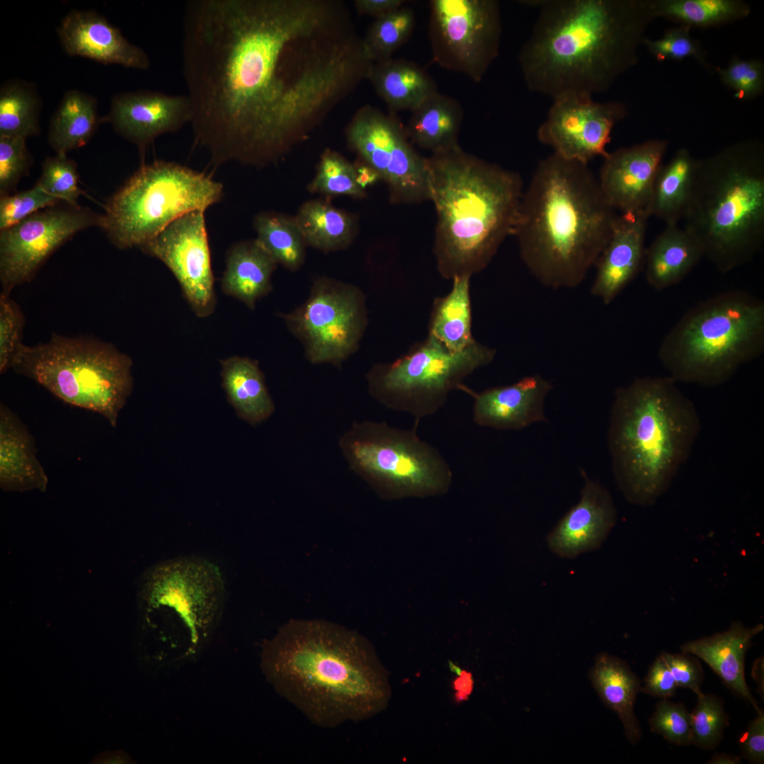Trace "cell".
Here are the masks:
<instances>
[{"mask_svg": "<svg viewBox=\"0 0 764 764\" xmlns=\"http://www.w3.org/2000/svg\"><path fill=\"white\" fill-rule=\"evenodd\" d=\"M183 73L212 163L282 160L368 79L374 62L338 0H189Z\"/></svg>", "mask_w": 764, "mask_h": 764, "instance_id": "obj_1", "label": "cell"}, {"mask_svg": "<svg viewBox=\"0 0 764 764\" xmlns=\"http://www.w3.org/2000/svg\"><path fill=\"white\" fill-rule=\"evenodd\" d=\"M519 62L532 91L593 96L636 65L653 0H543Z\"/></svg>", "mask_w": 764, "mask_h": 764, "instance_id": "obj_2", "label": "cell"}, {"mask_svg": "<svg viewBox=\"0 0 764 764\" xmlns=\"http://www.w3.org/2000/svg\"><path fill=\"white\" fill-rule=\"evenodd\" d=\"M260 666L275 690L312 723L336 727L381 711L386 673L357 632L322 620H291L264 643Z\"/></svg>", "mask_w": 764, "mask_h": 764, "instance_id": "obj_3", "label": "cell"}, {"mask_svg": "<svg viewBox=\"0 0 764 764\" xmlns=\"http://www.w3.org/2000/svg\"><path fill=\"white\" fill-rule=\"evenodd\" d=\"M617 216L588 164L553 153L523 190L514 234L521 260L544 286L577 288L595 267Z\"/></svg>", "mask_w": 764, "mask_h": 764, "instance_id": "obj_4", "label": "cell"}, {"mask_svg": "<svg viewBox=\"0 0 764 764\" xmlns=\"http://www.w3.org/2000/svg\"><path fill=\"white\" fill-rule=\"evenodd\" d=\"M427 158L436 214L434 254L446 279L471 277L514 236L524 190L520 175L460 146Z\"/></svg>", "mask_w": 764, "mask_h": 764, "instance_id": "obj_5", "label": "cell"}, {"mask_svg": "<svg viewBox=\"0 0 764 764\" xmlns=\"http://www.w3.org/2000/svg\"><path fill=\"white\" fill-rule=\"evenodd\" d=\"M671 377H643L614 394L608 444L615 482L632 504L650 506L689 458L698 411Z\"/></svg>", "mask_w": 764, "mask_h": 764, "instance_id": "obj_6", "label": "cell"}, {"mask_svg": "<svg viewBox=\"0 0 764 764\" xmlns=\"http://www.w3.org/2000/svg\"><path fill=\"white\" fill-rule=\"evenodd\" d=\"M685 228L722 273L750 262L764 243V144L746 139L698 159Z\"/></svg>", "mask_w": 764, "mask_h": 764, "instance_id": "obj_7", "label": "cell"}, {"mask_svg": "<svg viewBox=\"0 0 764 764\" xmlns=\"http://www.w3.org/2000/svg\"><path fill=\"white\" fill-rule=\"evenodd\" d=\"M764 351V301L743 290L717 294L686 311L658 357L676 382L722 385Z\"/></svg>", "mask_w": 764, "mask_h": 764, "instance_id": "obj_8", "label": "cell"}, {"mask_svg": "<svg viewBox=\"0 0 764 764\" xmlns=\"http://www.w3.org/2000/svg\"><path fill=\"white\" fill-rule=\"evenodd\" d=\"M139 591L144 627L157 644L158 659L175 664L195 658L222 613L218 567L200 557L173 559L151 568Z\"/></svg>", "mask_w": 764, "mask_h": 764, "instance_id": "obj_9", "label": "cell"}, {"mask_svg": "<svg viewBox=\"0 0 764 764\" xmlns=\"http://www.w3.org/2000/svg\"><path fill=\"white\" fill-rule=\"evenodd\" d=\"M131 358L98 340L53 334L46 343L23 345L11 369L66 403L101 415L116 427L134 387Z\"/></svg>", "mask_w": 764, "mask_h": 764, "instance_id": "obj_10", "label": "cell"}, {"mask_svg": "<svg viewBox=\"0 0 764 764\" xmlns=\"http://www.w3.org/2000/svg\"><path fill=\"white\" fill-rule=\"evenodd\" d=\"M224 195L223 185L175 162L141 167L111 197L100 226L118 248L140 247L171 223L204 211Z\"/></svg>", "mask_w": 764, "mask_h": 764, "instance_id": "obj_11", "label": "cell"}, {"mask_svg": "<svg viewBox=\"0 0 764 764\" xmlns=\"http://www.w3.org/2000/svg\"><path fill=\"white\" fill-rule=\"evenodd\" d=\"M386 422H357L340 440L351 468L389 498L429 497L448 491L453 478L445 458L417 434Z\"/></svg>", "mask_w": 764, "mask_h": 764, "instance_id": "obj_12", "label": "cell"}, {"mask_svg": "<svg viewBox=\"0 0 764 764\" xmlns=\"http://www.w3.org/2000/svg\"><path fill=\"white\" fill-rule=\"evenodd\" d=\"M496 352L477 340L453 351L427 335L397 359L374 365L366 375L369 391L387 407L420 421L442 408L453 390H463L464 380L492 363Z\"/></svg>", "mask_w": 764, "mask_h": 764, "instance_id": "obj_13", "label": "cell"}, {"mask_svg": "<svg viewBox=\"0 0 764 764\" xmlns=\"http://www.w3.org/2000/svg\"><path fill=\"white\" fill-rule=\"evenodd\" d=\"M282 318L315 364L338 365L354 354L368 323L362 291L327 277L318 278L307 299Z\"/></svg>", "mask_w": 764, "mask_h": 764, "instance_id": "obj_14", "label": "cell"}, {"mask_svg": "<svg viewBox=\"0 0 764 764\" xmlns=\"http://www.w3.org/2000/svg\"><path fill=\"white\" fill-rule=\"evenodd\" d=\"M345 137L359 160L386 184L392 203L429 200L427 158L416 151L395 116L364 105L350 119Z\"/></svg>", "mask_w": 764, "mask_h": 764, "instance_id": "obj_15", "label": "cell"}, {"mask_svg": "<svg viewBox=\"0 0 764 764\" xmlns=\"http://www.w3.org/2000/svg\"><path fill=\"white\" fill-rule=\"evenodd\" d=\"M429 37L434 61L481 81L499 54L502 36L495 0H432Z\"/></svg>", "mask_w": 764, "mask_h": 764, "instance_id": "obj_16", "label": "cell"}, {"mask_svg": "<svg viewBox=\"0 0 764 764\" xmlns=\"http://www.w3.org/2000/svg\"><path fill=\"white\" fill-rule=\"evenodd\" d=\"M101 216L79 207L40 210L0 233L2 292L31 280L59 246L78 232L100 226Z\"/></svg>", "mask_w": 764, "mask_h": 764, "instance_id": "obj_17", "label": "cell"}, {"mask_svg": "<svg viewBox=\"0 0 764 764\" xmlns=\"http://www.w3.org/2000/svg\"><path fill=\"white\" fill-rule=\"evenodd\" d=\"M140 248L170 270L197 317L214 312L216 299L204 211L180 217Z\"/></svg>", "mask_w": 764, "mask_h": 764, "instance_id": "obj_18", "label": "cell"}, {"mask_svg": "<svg viewBox=\"0 0 764 764\" xmlns=\"http://www.w3.org/2000/svg\"><path fill=\"white\" fill-rule=\"evenodd\" d=\"M552 100L538 129V140L565 159L588 164L596 157L605 158L613 127L627 115L625 105L598 103L591 96L577 94Z\"/></svg>", "mask_w": 764, "mask_h": 764, "instance_id": "obj_19", "label": "cell"}, {"mask_svg": "<svg viewBox=\"0 0 764 764\" xmlns=\"http://www.w3.org/2000/svg\"><path fill=\"white\" fill-rule=\"evenodd\" d=\"M669 142L651 139L608 153L598 179L610 206L620 214H648L652 188Z\"/></svg>", "mask_w": 764, "mask_h": 764, "instance_id": "obj_20", "label": "cell"}, {"mask_svg": "<svg viewBox=\"0 0 764 764\" xmlns=\"http://www.w3.org/2000/svg\"><path fill=\"white\" fill-rule=\"evenodd\" d=\"M192 117L187 94L141 90L115 94L105 120L123 137L145 146L158 137L190 123Z\"/></svg>", "mask_w": 764, "mask_h": 764, "instance_id": "obj_21", "label": "cell"}, {"mask_svg": "<svg viewBox=\"0 0 764 764\" xmlns=\"http://www.w3.org/2000/svg\"><path fill=\"white\" fill-rule=\"evenodd\" d=\"M57 33L62 49L70 56L140 70L150 66L146 52L96 11H70L61 20Z\"/></svg>", "mask_w": 764, "mask_h": 764, "instance_id": "obj_22", "label": "cell"}, {"mask_svg": "<svg viewBox=\"0 0 764 764\" xmlns=\"http://www.w3.org/2000/svg\"><path fill=\"white\" fill-rule=\"evenodd\" d=\"M584 480L579 502L558 521L547 537L552 552L561 557L574 558L598 548L616 520L610 493L598 482Z\"/></svg>", "mask_w": 764, "mask_h": 764, "instance_id": "obj_23", "label": "cell"}, {"mask_svg": "<svg viewBox=\"0 0 764 764\" xmlns=\"http://www.w3.org/2000/svg\"><path fill=\"white\" fill-rule=\"evenodd\" d=\"M552 389L549 381L536 374L479 393L467 386L463 391L473 398L475 424L499 430H519L536 422L548 421L545 400Z\"/></svg>", "mask_w": 764, "mask_h": 764, "instance_id": "obj_24", "label": "cell"}, {"mask_svg": "<svg viewBox=\"0 0 764 764\" xmlns=\"http://www.w3.org/2000/svg\"><path fill=\"white\" fill-rule=\"evenodd\" d=\"M649 216L618 214L610 237L596 265L591 294L605 305L612 303L644 267Z\"/></svg>", "mask_w": 764, "mask_h": 764, "instance_id": "obj_25", "label": "cell"}, {"mask_svg": "<svg viewBox=\"0 0 764 764\" xmlns=\"http://www.w3.org/2000/svg\"><path fill=\"white\" fill-rule=\"evenodd\" d=\"M763 629L761 623L749 627L736 621L724 632L688 641L680 649L706 662L729 690L747 701L757 712L760 708L745 678V657L753 638Z\"/></svg>", "mask_w": 764, "mask_h": 764, "instance_id": "obj_26", "label": "cell"}, {"mask_svg": "<svg viewBox=\"0 0 764 764\" xmlns=\"http://www.w3.org/2000/svg\"><path fill=\"white\" fill-rule=\"evenodd\" d=\"M33 436L16 414L0 405V486L5 491L46 490L48 478Z\"/></svg>", "mask_w": 764, "mask_h": 764, "instance_id": "obj_27", "label": "cell"}, {"mask_svg": "<svg viewBox=\"0 0 764 764\" xmlns=\"http://www.w3.org/2000/svg\"><path fill=\"white\" fill-rule=\"evenodd\" d=\"M705 257L696 238L678 224L665 228L646 248L644 267L648 284L666 289L681 282Z\"/></svg>", "mask_w": 764, "mask_h": 764, "instance_id": "obj_28", "label": "cell"}, {"mask_svg": "<svg viewBox=\"0 0 764 764\" xmlns=\"http://www.w3.org/2000/svg\"><path fill=\"white\" fill-rule=\"evenodd\" d=\"M589 678L602 702L618 716L627 739L636 744L642 736L634 712L636 698L641 688L638 676L625 661L603 652L596 657L589 671Z\"/></svg>", "mask_w": 764, "mask_h": 764, "instance_id": "obj_29", "label": "cell"}, {"mask_svg": "<svg viewBox=\"0 0 764 764\" xmlns=\"http://www.w3.org/2000/svg\"><path fill=\"white\" fill-rule=\"evenodd\" d=\"M277 265L256 239L236 243L226 253L222 291L253 310L257 299L272 289L271 277Z\"/></svg>", "mask_w": 764, "mask_h": 764, "instance_id": "obj_30", "label": "cell"}, {"mask_svg": "<svg viewBox=\"0 0 764 764\" xmlns=\"http://www.w3.org/2000/svg\"><path fill=\"white\" fill-rule=\"evenodd\" d=\"M367 80L394 112L412 111L437 92L434 80L422 66L402 58L374 63Z\"/></svg>", "mask_w": 764, "mask_h": 764, "instance_id": "obj_31", "label": "cell"}, {"mask_svg": "<svg viewBox=\"0 0 764 764\" xmlns=\"http://www.w3.org/2000/svg\"><path fill=\"white\" fill-rule=\"evenodd\" d=\"M411 112L405 130L412 144L431 154L459 146L463 110L456 100L437 91Z\"/></svg>", "mask_w": 764, "mask_h": 764, "instance_id": "obj_32", "label": "cell"}, {"mask_svg": "<svg viewBox=\"0 0 764 764\" xmlns=\"http://www.w3.org/2000/svg\"><path fill=\"white\" fill-rule=\"evenodd\" d=\"M220 364L222 387L236 415L253 425L268 419L274 405L258 363L233 356L221 359Z\"/></svg>", "mask_w": 764, "mask_h": 764, "instance_id": "obj_33", "label": "cell"}, {"mask_svg": "<svg viewBox=\"0 0 764 764\" xmlns=\"http://www.w3.org/2000/svg\"><path fill=\"white\" fill-rule=\"evenodd\" d=\"M698 158L688 149H679L662 164L656 174L648 209L666 224H678L688 209L694 185Z\"/></svg>", "mask_w": 764, "mask_h": 764, "instance_id": "obj_34", "label": "cell"}, {"mask_svg": "<svg viewBox=\"0 0 764 764\" xmlns=\"http://www.w3.org/2000/svg\"><path fill=\"white\" fill-rule=\"evenodd\" d=\"M470 277L453 278L447 295L434 299L430 315L428 335L448 349L460 351L476 340L472 335V309Z\"/></svg>", "mask_w": 764, "mask_h": 764, "instance_id": "obj_35", "label": "cell"}, {"mask_svg": "<svg viewBox=\"0 0 764 764\" xmlns=\"http://www.w3.org/2000/svg\"><path fill=\"white\" fill-rule=\"evenodd\" d=\"M294 218L306 245L324 252L346 248L357 231L354 216L320 200L304 202Z\"/></svg>", "mask_w": 764, "mask_h": 764, "instance_id": "obj_36", "label": "cell"}, {"mask_svg": "<svg viewBox=\"0 0 764 764\" xmlns=\"http://www.w3.org/2000/svg\"><path fill=\"white\" fill-rule=\"evenodd\" d=\"M98 122L96 98L79 90H69L51 118L50 144L57 154H66L88 142Z\"/></svg>", "mask_w": 764, "mask_h": 764, "instance_id": "obj_37", "label": "cell"}, {"mask_svg": "<svg viewBox=\"0 0 764 764\" xmlns=\"http://www.w3.org/2000/svg\"><path fill=\"white\" fill-rule=\"evenodd\" d=\"M42 99L31 82L13 79L0 87V135L28 137L39 134Z\"/></svg>", "mask_w": 764, "mask_h": 764, "instance_id": "obj_38", "label": "cell"}, {"mask_svg": "<svg viewBox=\"0 0 764 764\" xmlns=\"http://www.w3.org/2000/svg\"><path fill=\"white\" fill-rule=\"evenodd\" d=\"M656 18L708 28L748 16L750 5L741 0H653Z\"/></svg>", "mask_w": 764, "mask_h": 764, "instance_id": "obj_39", "label": "cell"}, {"mask_svg": "<svg viewBox=\"0 0 764 764\" xmlns=\"http://www.w3.org/2000/svg\"><path fill=\"white\" fill-rule=\"evenodd\" d=\"M253 226L256 241L277 264L291 271L301 267L307 245L294 217L264 212L255 216Z\"/></svg>", "mask_w": 764, "mask_h": 764, "instance_id": "obj_40", "label": "cell"}, {"mask_svg": "<svg viewBox=\"0 0 764 764\" xmlns=\"http://www.w3.org/2000/svg\"><path fill=\"white\" fill-rule=\"evenodd\" d=\"M415 21L413 9L405 6L376 18L363 37L365 50L371 61L375 63L391 58L412 35Z\"/></svg>", "mask_w": 764, "mask_h": 764, "instance_id": "obj_41", "label": "cell"}, {"mask_svg": "<svg viewBox=\"0 0 764 764\" xmlns=\"http://www.w3.org/2000/svg\"><path fill=\"white\" fill-rule=\"evenodd\" d=\"M309 190L327 195H343L357 199L366 196L359 185L355 165L338 152L325 150L320 158Z\"/></svg>", "mask_w": 764, "mask_h": 764, "instance_id": "obj_42", "label": "cell"}, {"mask_svg": "<svg viewBox=\"0 0 764 764\" xmlns=\"http://www.w3.org/2000/svg\"><path fill=\"white\" fill-rule=\"evenodd\" d=\"M698 702L690 712L691 744L712 750L721 742L724 731L729 725L722 698L700 692Z\"/></svg>", "mask_w": 764, "mask_h": 764, "instance_id": "obj_43", "label": "cell"}, {"mask_svg": "<svg viewBox=\"0 0 764 764\" xmlns=\"http://www.w3.org/2000/svg\"><path fill=\"white\" fill-rule=\"evenodd\" d=\"M691 28L689 25L680 24L666 30L660 39L652 40L645 37L642 44L658 62L682 61L692 57L711 72L712 66L707 61V52L701 43L691 36Z\"/></svg>", "mask_w": 764, "mask_h": 764, "instance_id": "obj_44", "label": "cell"}, {"mask_svg": "<svg viewBox=\"0 0 764 764\" xmlns=\"http://www.w3.org/2000/svg\"><path fill=\"white\" fill-rule=\"evenodd\" d=\"M78 180L75 163L66 154H57L43 162L42 175L36 185L59 201L77 207L78 198L83 192Z\"/></svg>", "mask_w": 764, "mask_h": 764, "instance_id": "obj_45", "label": "cell"}, {"mask_svg": "<svg viewBox=\"0 0 764 764\" xmlns=\"http://www.w3.org/2000/svg\"><path fill=\"white\" fill-rule=\"evenodd\" d=\"M722 83L741 100H751L763 93L764 64L757 59L733 57L726 68L717 67Z\"/></svg>", "mask_w": 764, "mask_h": 764, "instance_id": "obj_46", "label": "cell"}, {"mask_svg": "<svg viewBox=\"0 0 764 764\" xmlns=\"http://www.w3.org/2000/svg\"><path fill=\"white\" fill-rule=\"evenodd\" d=\"M651 731L676 746L691 744L690 712L681 702L659 700L649 719Z\"/></svg>", "mask_w": 764, "mask_h": 764, "instance_id": "obj_47", "label": "cell"}, {"mask_svg": "<svg viewBox=\"0 0 764 764\" xmlns=\"http://www.w3.org/2000/svg\"><path fill=\"white\" fill-rule=\"evenodd\" d=\"M25 324L24 316L18 305L9 294L0 296V372L11 369L13 362L22 345L21 337Z\"/></svg>", "mask_w": 764, "mask_h": 764, "instance_id": "obj_48", "label": "cell"}, {"mask_svg": "<svg viewBox=\"0 0 764 764\" xmlns=\"http://www.w3.org/2000/svg\"><path fill=\"white\" fill-rule=\"evenodd\" d=\"M59 200L44 192L37 185L0 199V231L8 228L32 214L57 204Z\"/></svg>", "mask_w": 764, "mask_h": 764, "instance_id": "obj_49", "label": "cell"}, {"mask_svg": "<svg viewBox=\"0 0 764 764\" xmlns=\"http://www.w3.org/2000/svg\"><path fill=\"white\" fill-rule=\"evenodd\" d=\"M25 138L0 135L1 197L12 189L30 163Z\"/></svg>", "mask_w": 764, "mask_h": 764, "instance_id": "obj_50", "label": "cell"}, {"mask_svg": "<svg viewBox=\"0 0 764 764\" xmlns=\"http://www.w3.org/2000/svg\"><path fill=\"white\" fill-rule=\"evenodd\" d=\"M679 688L690 689L696 695L702 692L705 673L698 657L685 652L660 653Z\"/></svg>", "mask_w": 764, "mask_h": 764, "instance_id": "obj_51", "label": "cell"}, {"mask_svg": "<svg viewBox=\"0 0 764 764\" xmlns=\"http://www.w3.org/2000/svg\"><path fill=\"white\" fill-rule=\"evenodd\" d=\"M678 688L670 669L659 654L649 666L640 692L664 699L672 697Z\"/></svg>", "mask_w": 764, "mask_h": 764, "instance_id": "obj_52", "label": "cell"}, {"mask_svg": "<svg viewBox=\"0 0 764 764\" xmlns=\"http://www.w3.org/2000/svg\"><path fill=\"white\" fill-rule=\"evenodd\" d=\"M739 739L741 756L753 764L764 763V713L760 709Z\"/></svg>", "mask_w": 764, "mask_h": 764, "instance_id": "obj_53", "label": "cell"}, {"mask_svg": "<svg viewBox=\"0 0 764 764\" xmlns=\"http://www.w3.org/2000/svg\"><path fill=\"white\" fill-rule=\"evenodd\" d=\"M405 2L403 0H356L354 6L359 14L376 19L398 9Z\"/></svg>", "mask_w": 764, "mask_h": 764, "instance_id": "obj_54", "label": "cell"}, {"mask_svg": "<svg viewBox=\"0 0 764 764\" xmlns=\"http://www.w3.org/2000/svg\"><path fill=\"white\" fill-rule=\"evenodd\" d=\"M354 165L357 170V182L364 190H366V187L372 185L378 180H381L378 173L364 162L359 161Z\"/></svg>", "mask_w": 764, "mask_h": 764, "instance_id": "obj_55", "label": "cell"}, {"mask_svg": "<svg viewBox=\"0 0 764 764\" xmlns=\"http://www.w3.org/2000/svg\"><path fill=\"white\" fill-rule=\"evenodd\" d=\"M752 677L758 683V692L760 696L762 695V700H763V657L757 659L753 664L752 671Z\"/></svg>", "mask_w": 764, "mask_h": 764, "instance_id": "obj_56", "label": "cell"}, {"mask_svg": "<svg viewBox=\"0 0 764 764\" xmlns=\"http://www.w3.org/2000/svg\"><path fill=\"white\" fill-rule=\"evenodd\" d=\"M710 764H738L741 763V757L724 753H714L707 763Z\"/></svg>", "mask_w": 764, "mask_h": 764, "instance_id": "obj_57", "label": "cell"}, {"mask_svg": "<svg viewBox=\"0 0 764 764\" xmlns=\"http://www.w3.org/2000/svg\"><path fill=\"white\" fill-rule=\"evenodd\" d=\"M463 673L459 676L460 678L458 679L456 683V688L460 695H465L468 694L472 689L473 681L470 679L469 676H463Z\"/></svg>", "mask_w": 764, "mask_h": 764, "instance_id": "obj_58", "label": "cell"}, {"mask_svg": "<svg viewBox=\"0 0 764 764\" xmlns=\"http://www.w3.org/2000/svg\"><path fill=\"white\" fill-rule=\"evenodd\" d=\"M450 668H451V670L453 672L456 673L458 676H461L463 673V671L461 669V668L459 666L455 665L454 664L451 663L450 664Z\"/></svg>", "mask_w": 764, "mask_h": 764, "instance_id": "obj_59", "label": "cell"}]
</instances>
